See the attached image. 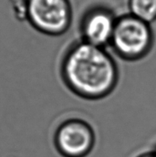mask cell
Wrapping results in <instances>:
<instances>
[{
	"mask_svg": "<svg viewBox=\"0 0 156 157\" xmlns=\"http://www.w3.org/2000/svg\"><path fill=\"white\" fill-rule=\"evenodd\" d=\"M60 74L65 86L82 99L101 100L116 89L119 69L107 49L78 40L64 52Z\"/></svg>",
	"mask_w": 156,
	"mask_h": 157,
	"instance_id": "6da1fadb",
	"label": "cell"
},
{
	"mask_svg": "<svg viewBox=\"0 0 156 157\" xmlns=\"http://www.w3.org/2000/svg\"><path fill=\"white\" fill-rule=\"evenodd\" d=\"M154 42L151 25L127 13L118 15L109 47L121 60L134 62L146 57Z\"/></svg>",
	"mask_w": 156,
	"mask_h": 157,
	"instance_id": "7a4b0ae2",
	"label": "cell"
},
{
	"mask_svg": "<svg viewBox=\"0 0 156 157\" xmlns=\"http://www.w3.org/2000/svg\"><path fill=\"white\" fill-rule=\"evenodd\" d=\"M72 21L70 0H26L24 22L38 32L60 36L69 30Z\"/></svg>",
	"mask_w": 156,
	"mask_h": 157,
	"instance_id": "3957f363",
	"label": "cell"
},
{
	"mask_svg": "<svg viewBox=\"0 0 156 157\" xmlns=\"http://www.w3.org/2000/svg\"><path fill=\"white\" fill-rule=\"evenodd\" d=\"M53 140L55 150L62 157H86L94 149L96 133L89 122L73 117L58 125Z\"/></svg>",
	"mask_w": 156,
	"mask_h": 157,
	"instance_id": "277c9868",
	"label": "cell"
},
{
	"mask_svg": "<svg viewBox=\"0 0 156 157\" xmlns=\"http://www.w3.org/2000/svg\"><path fill=\"white\" fill-rule=\"evenodd\" d=\"M118 17L108 5L97 3L89 6L80 18L81 40L103 48L109 46Z\"/></svg>",
	"mask_w": 156,
	"mask_h": 157,
	"instance_id": "5b68a950",
	"label": "cell"
},
{
	"mask_svg": "<svg viewBox=\"0 0 156 157\" xmlns=\"http://www.w3.org/2000/svg\"><path fill=\"white\" fill-rule=\"evenodd\" d=\"M128 13L144 22L156 21V0H127Z\"/></svg>",
	"mask_w": 156,
	"mask_h": 157,
	"instance_id": "8992f818",
	"label": "cell"
},
{
	"mask_svg": "<svg viewBox=\"0 0 156 157\" xmlns=\"http://www.w3.org/2000/svg\"><path fill=\"white\" fill-rule=\"evenodd\" d=\"M14 18L24 22L26 0H8Z\"/></svg>",
	"mask_w": 156,
	"mask_h": 157,
	"instance_id": "52a82bcc",
	"label": "cell"
},
{
	"mask_svg": "<svg viewBox=\"0 0 156 157\" xmlns=\"http://www.w3.org/2000/svg\"><path fill=\"white\" fill-rule=\"evenodd\" d=\"M135 157H153L152 155H151V152L150 151H146V152H143L141 154L138 155L137 156Z\"/></svg>",
	"mask_w": 156,
	"mask_h": 157,
	"instance_id": "ba28073f",
	"label": "cell"
},
{
	"mask_svg": "<svg viewBox=\"0 0 156 157\" xmlns=\"http://www.w3.org/2000/svg\"><path fill=\"white\" fill-rule=\"evenodd\" d=\"M150 152H151V155H152V156L156 157V145L154 146V148L152 151H150Z\"/></svg>",
	"mask_w": 156,
	"mask_h": 157,
	"instance_id": "9c48e42d",
	"label": "cell"
}]
</instances>
